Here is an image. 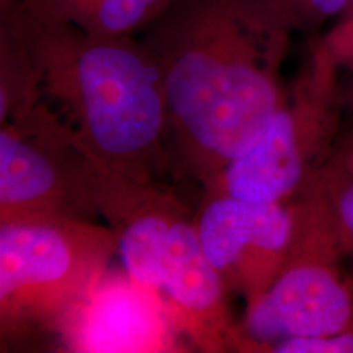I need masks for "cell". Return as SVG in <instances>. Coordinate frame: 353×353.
<instances>
[{
    "instance_id": "20",
    "label": "cell",
    "mask_w": 353,
    "mask_h": 353,
    "mask_svg": "<svg viewBox=\"0 0 353 353\" xmlns=\"http://www.w3.org/2000/svg\"><path fill=\"white\" fill-rule=\"evenodd\" d=\"M348 273H350V281H352V286H353V263H350V268H348Z\"/></svg>"
},
{
    "instance_id": "7",
    "label": "cell",
    "mask_w": 353,
    "mask_h": 353,
    "mask_svg": "<svg viewBox=\"0 0 353 353\" xmlns=\"http://www.w3.org/2000/svg\"><path fill=\"white\" fill-rule=\"evenodd\" d=\"M193 221L203 252L226 288L244 298L247 307L254 306L288 257L294 228L291 201H249L206 192Z\"/></svg>"
},
{
    "instance_id": "2",
    "label": "cell",
    "mask_w": 353,
    "mask_h": 353,
    "mask_svg": "<svg viewBox=\"0 0 353 353\" xmlns=\"http://www.w3.org/2000/svg\"><path fill=\"white\" fill-rule=\"evenodd\" d=\"M23 37L43 99L101 169L162 183L172 169L169 113L161 74L138 37L88 33L23 6L0 10Z\"/></svg>"
},
{
    "instance_id": "9",
    "label": "cell",
    "mask_w": 353,
    "mask_h": 353,
    "mask_svg": "<svg viewBox=\"0 0 353 353\" xmlns=\"http://www.w3.org/2000/svg\"><path fill=\"white\" fill-rule=\"evenodd\" d=\"M228 293L203 252L193 216L187 213L172 228L165 252L159 296L167 317L201 352H237L239 324L229 312Z\"/></svg>"
},
{
    "instance_id": "14",
    "label": "cell",
    "mask_w": 353,
    "mask_h": 353,
    "mask_svg": "<svg viewBox=\"0 0 353 353\" xmlns=\"http://www.w3.org/2000/svg\"><path fill=\"white\" fill-rule=\"evenodd\" d=\"M321 43L327 50L342 72L353 70V0L347 3L327 33L321 34Z\"/></svg>"
},
{
    "instance_id": "17",
    "label": "cell",
    "mask_w": 353,
    "mask_h": 353,
    "mask_svg": "<svg viewBox=\"0 0 353 353\" xmlns=\"http://www.w3.org/2000/svg\"><path fill=\"white\" fill-rule=\"evenodd\" d=\"M343 79V95H345V128L353 126V70L342 72Z\"/></svg>"
},
{
    "instance_id": "3",
    "label": "cell",
    "mask_w": 353,
    "mask_h": 353,
    "mask_svg": "<svg viewBox=\"0 0 353 353\" xmlns=\"http://www.w3.org/2000/svg\"><path fill=\"white\" fill-rule=\"evenodd\" d=\"M118 249L117 232L94 219L0 224L2 342L61 332L70 312L108 272Z\"/></svg>"
},
{
    "instance_id": "1",
    "label": "cell",
    "mask_w": 353,
    "mask_h": 353,
    "mask_svg": "<svg viewBox=\"0 0 353 353\" xmlns=\"http://www.w3.org/2000/svg\"><path fill=\"white\" fill-rule=\"evenodd\" d=\"M291 33L278 0H170L141 32L164 88L172 169L201 192L285 101Z\"/></svg>"
},
{
    "instance_id": "16",
    "label": "cell",
    "mask_w": 353,
    "mask_h": 353,
    "mask_svg": "<svg viewBox=\"0 0 353 353\" xmlns=\"http://www.w3.org/2000/svg\"><path fill=\"white\" fill-rule=\"evenodd\" d=\"M327 162H332L353 175V126L343 130Z\"/></svg>"
},
{
    "instance_id": "15",
    "label": "cell",
    "mask_w": 353,
    "mask_h": 353,
    "mask_svg": "<svg viewBox=\"0 0 353 353\" xmlns=\"http://www.w3.org/2000/svg\"><path fill=\"white\" fill-rule=\"evenodd\" d=\"M350 0H298L291 13V26L294 32H312L337 19Z\"/></svg>"
},
{
    "instance_id": "6",
    "label": "cell",
    "mask_w": 353,
    "mask_h": 353,
    "mask_svg": "<svg viewBox=\"0 0 353 353\" xmlns=\"http://www.w3.org/2000/svg\"><path fill=\"white\" fill-rule=\"evenodd\" d=\"M95 216L90 161L46 100L0 121V224Z\"/></svg>"
},
{
    "instance_id": "12",
    "label": "cell",
    "mask_w": 353,
    "mask_h": 353,
    "mask_svg": "<svg viewBox=\"0 0 353 353\" xmlns=\"http://www.w3.org/2000/svg\"><path fill=\"white\" fill-rule=\"evenodd\" d=\"M309 183L324 196L342 252L347 262L353 263V175L325 162Z\"/></svg>"
},
{
    "instance_id": "11",
    "label": "cell",
    "mask_w": 353,
    "mask_h": 353,
    "mask_svg": "<svg viewBox=\"0 0 353 353\" xmlns=\"http://www.w3.org/2000/svg\"><path fill=\"white\" fill-rule=\"evenodd\" d=\"M169 2L170 0H19L15 3L51 19L68 21L88 33L136 37L161 15Z\"/></svg>"
},
{
    "instance_id": "4",
    "label": "cell",
    "mask_w": 353,
    "mask_h": 353,
    "mask_svg": "<svg viewBox=\"0 0 353 353\" xmlns=\"http://www.w3.org/2000/svg\"><path fill=\"white\" fill-rule=\"evenodd\" d=\"M343 128L342 70L317 37L260 138L201 193L265 203L293 200L332 156Z\"/></svg>"
},
{
    "instance_id": "13",
    "label": "cell",
    "mask_w": 353,
    "mask_h": 353,
    "mask_svg": "<svg viewBox=\"0 0 353 353\" xmlns=\"http://www.w3.org/2000/svg\"><path fill=\"white\" fill-rule=\"evenodd\" d=\"M272 353H353V327L339 334L290 337L268 348Z\"/></svg>"
},
{
    "instance_id": "8",
    "label": "cell",
    "mask_w": 353,
    "mask_h": 353,
    "mask_svg": "<svg viewBox=\"0 0 353 353\" xmlns=\"http://www.w3.org/2000/svg\"><path fill=\"white\" fill-rule=\"evenodd\" d=\"M90 193L97 213L117 232L128 275L159 294L172 228L188 213L187 206L164 183L132 182L92 161Z\"/></svg>"
},
{
    "instance_id": "5",
    "label": "cell",
    "mask_w": 353,
    "mask_h": 353,
    "mask_svg": "<svg viewBox=\"0 0 353 353\" xmlns=\"http://www.w3.org/2000/svg\"><path fill=\"white\" fill-rule=\"evenodd\" d=\"M293 205V239L267 293L245 309L237 352H268L290 337L353 327V286L324 196L309 183Z\"/></svg>"
},
{
    "instance_id": "10",
    "label": "cell",
    "mask_w": 353,
    "mask_h": 353,
    "mask_svg": "<svg viewBox=\"0 0 353 353\" xmlns=\"http://www.w3.org/2000/svg\"><path fill=\"white\" fill-rule=\"evenodd\" d=\"M174 325L161 296L125 273H105L65 319L61 335L74 352H175Z\"/></svg>"
},
{
    "instance_id": "18",
    "label": "cell",
    "mask_w": 353,
    "mask_h": 353,
    "mask_svg": "<svg viewBox=\"0 0 353 353\" xmlns=\"http://www.w3.org/2000/svg\"><path fill=\"white\" fill-rule=\"evenodd\" d=\"M298 0H278V6H280L281 10H283L286 20H288V23L291 25V13H293L294 7H296ZM293 28V26H291ZM294 32V30H293Z\"/></svg>"
},
{
    "instance_id": "19",
    "label": "cell",
    "mask_w": 353,
    "mask_h": 353,
    "mask_svg": "<svg viewBox=\"0 0 353 353\" xmlns=\"http://www.w3.org/2000/svg\"><path fill=\"white\" fill-rule=\"evenodd\" d=\"M15 2H19V0H0V10H6V8L13 6Z\"/></svg>"
}]
</instances>
